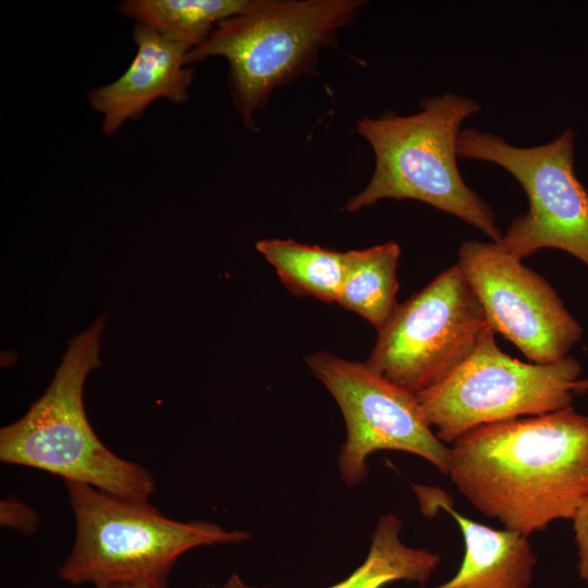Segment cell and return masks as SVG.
<instances>
[{
    "instance_id": "5",
    "label": "cell",
    "mask_w": 588,
    "mask_h": 588,
    "mask_svg": "<svg viewBox=\"0 0 588 588\" xmlns=\"http://www.w3.org/2000/svg\"><path fill=\"white\" fill-rule=\"evenodd\" d=\"M360 0H252L243 13L220 22L189 50L186 63L210 57L228 60L229 86L244 125L256 128L255 113L274 88L309 73L321 48L351 24Z\"/></svg>"
},
{
    "instance_id": "10",
    "label": "cell",
    "mask_w": 588,
    "mask_h": 588,
    "mask_svg": "<svg viewBox=\"0 0 588 588\" xmlns=\"http://www.w3.org/2000/svg\"><path fill=\"white\" fill-rule=\"evenodd\" d=\"M457 266L494 332L534 364L566 358L583 329L540 274L495 242L466 241Z\"/></svg>"
},
{
    "instance_id": "9",
    "label": "cell",
    "mask_w": 588,
    "mask_h": 588,
    "mask_svg": "<svg viewBox=\"0 0 588 588\" xmlns=\"http://www.w3.org/2000/svg\"><path fill=\"white\" fill-rule=\"evenodd\" d=\"M310 372L326 387L342 413L346 440L338 466L341 480L356 487L368 475V457L378 451L417 455L448 475L450 445L426 421L416 394L366 363L327 352L306 357Z\"/></svg>"
},
{
    "instance_id": "2",
    "label": "cell",
    "mask_w": 588,
    "mask_h": 588,
    "mask_svg": "<svg viewBox=\"0 0 588 588\" xmlns=\"http://www.w3.org/2000/svg\"><path fill=\"white\" fill-rule=\"evenodd\" d=\"M480 110L474 99L453 93L425 98L411 115L364 117L356 132L375 155L366 187L345 210L356 212L382 199H414L455 216L499 242L502 232L491 207L464 182L457 166L462 124Z\"/></svg>"
},
{
    "instance_id": "4",
    "label": "cell",
    "mask_w": 588,
    "mask_h": 588,
    "mask_svg": "<svg viewBox=\"0 0 588 588\" xmlns=\"http://www.w3.org/2000/svg\"><path fill=\"white\" fill-rule=\"evenodd\" d=\"M75 517L71 553L59 577L72 585L132 584L167 588L179 558L197 547L238 543L244 530L201 520L166 517L148 501H134L91 486L64 481Z\"/></svg>"
},
{
    "instance_id": "11",
    "label": "cell",
    "mask_w": 588,
    "mask_h": 588,
    "mask_svg": "<svg viewBox=\"0 0 588 588\" xmlns=\"http://www.w3.org/2000/svg\"><path fill=\"white\" fill-rule=\"evenodd\" d=\"M133 38L137 51L127 70L88 95L91 108L102 115L101 131L106 135H112L130 120L139 119L159 98L174 103L188 99L194 73L186 63L191 48L142 23L135 24Z\"/></svg>"
},
{
    "instance_id": "14",
    "label": "cell",
    "mask_w": 588,
    "mask_h": 588,
    "mask_svg": "<svg viewBox=\"0 0 588 588\" xmlns=\"http://www.w3.org/2000/svg\"><path fill=\"white\" fill-rule=\"evenodd\" d=\"M400 255L395 242L344 252V273L336 303L378 331L382 329L399 305L395 297Z\"/></svg>"
},
{
    "instance_id": "17",
    "label": "cell",
    "mask_w": 588,
    "mask_h": 588,
    "mask_svg": "<svg viewBox=\"0 0 588 588\" xmlns=\"http://www.w3.org/2000/svg\"><path fill=\"white\" fill-rule=\"evenodd\" d=\"M38 515L29 506L15 499L1 502V524L30 534L38 525Z\"/></svg>"
},
{
    "instance_id": "18",
    "label": "cell",
    "mask_w": 588,
    "mask_h": 588,
    "mask_svg": "<svg viewBox=\"0 0 588 588\" xmlns=\"http://www.w3.org/2000/svg\"><path fill=\"white\" fill-rule=\"evenodd\" d=\"M572 523L577 548L578 574L588 586V499L580 505Z\"/></svg>"
},
{
    "instance_id": "16",
    "label": "cell",
    "mask_w": 588,
    "mask_h": 588,
    "mask_svg": "<svg viewBox=\"0 0 588 588\" xmlns=\"http://www.w3.org/2000/svg\"><path fill=\"white\" fill-rule=\"evenodd\" d=\"M257 252L294 293L336 303L344 273V252L294 240L267 238Z\"/></svg>"
},
{
    "instance_id": "12",
    "label": "cell",
    "mask_w": 588,
    "mask_h": 588,
    "mask_svg": "<svg viewBox=\"0 0 588 588\" xmlns=\"http://www.w3.org/2000/svg\"><path fill=\"white\" fill-rule=\"evenodd\" d=\"M442 495L440 491L433 506L448 512L458 525L464 539V558L451 579L419 588H528L537 564L529 537L465 517Z\"/></svg>"
},
{
    "instance_id": "19",
    "label": "cell",
    "mask_w": 588,
    "mask_h": 588,
    "mask_svg": "<svg viewBox=\"0 0 588 588\" xmlns=\"http://www.w3.org/2000/svg\"><path fill=\"white\" fill-rule=\"evenodd\" d=\"M573 391L574 393L588 391V377L584 379L579 378L578 380H576L573 384Z\"/></svg>"
},
{
    "instance_id": "1",
    "label": "cell",
    "mask_w": 588,
    "mask_h": 588,
    "mask_svg": "<svg viewBox=\"0 0 588 588\" xmlns=\"http://www.w3.org/2000/svg\"><path fill=\"white\" fill-rule=\"evenodd\" d=\"M450 448L463 497L526 537L572 520L588 499V416L573 406L477 427Z\"/></svg>"
},
{
    "instance_id": "13",
    "label": "cell",
    "mask_w": 588,
    "mask_h": 588,
    "mask_svg": "<svg viewBox=\"0 0 588 588\" xmlns=\"http://www.w3.org/2000/svg\"><path fill=\"white\" fill-rule=\"evenodd\" d=\"M403 524L393 513L380 517L365 561L344 580L328 588H382L394 581L417 583L430 578L441 556L428 549L413 548L401 539ZM223 588H269L245 585L232 575Z\"/></svg>"
},
{
    "instance_id": "20",
    "label": "cell",
    "mask_w": 588,
    "mask_h": 588,
    "mask_svg": "<svg viewBox=\"0 0 588 588\" xmlns=\"http://www.w3.org/2000/svg\"><path fill=\"white\" fill-rule=\"evenodd\" d=\"M97 588H145V587L132 585V584L118 583V584L103 585Z\"/></svg>"
},
{
    "instance_id": "3",
    "label": "cell",
    "mask_w": 588,
    "mask_h": 588,
    "mask_svg": "<svg viewBox=\"0 0 588 588\" xmlns=\"http://www.w3.org/2000/svg\"><path fill=\"white\" fill-rule=\"evenodd\" d=\"M103 316L71 339L45 393L17 421L1 428L0 460L91 486L115 497L148 501L156 483L140 465L110 451L94 432L83 391L100 366Z\"/></svg>"
},
{
    "instance_id": "8",
    "label": "cell",
    "mask_w": 588,
    "mask_h": 588,
    "mask_svg": "<svg viewBox=\"0 0 588 588\" xmlns=\"http://www.w3.org/2000/svg\"><path fill=\"white\" fill-rule=\"evenodd\" d=\"M488 329L482 306L456 264L397 305L366 364L418 394L469 356Z\"/></svg>"
},
{
    "instance_id": "7",
    "label": "cell",
    "mask_w": 588,
    "mask_h": 588,
    "mask_svg": "<svg viewBox=\"0 0 588 588\" xmlns=\"http://www.w3.org/2000/svg\"><path fill=\"white\" fill-rule=\"evenodd\" d=\"M574 143L571 128L534 147H516L475 127L460 132V158L498 164L526 192L527 212L517 216L497 242L520 259L543 248H555L588 268V191L575 174Z\"/></svg>"
},
{
    "instance_id": "6",
    "label": "cell",
    "mask_w": 588,
    "mask_h": 588,
    "mask_svg": "<svg viewBox=\"0 0 588 588\" xmlns=\"http://www.w3.org/2000/svg\"><path fill=\"white\" fill-rule=\"evenodd\" d=\"M494 333L488 329L453 371L416 394L426 421L448 445L483 425L572 406L581 372L576 358L524 363L501 351Z\"/></svg>"
},
{
    "instance_id": "15",
    "label": "cell",
    "mask_w": 588,
    "mask_h": 588,
    "mask_svg": "<svg viewBox=\"0 0 588 588\" xmlns=\"http://www.w3.org/2000/svg\"><path fill=\"white\" fill-rule=\"evenodd\" d=\"M250 3L252 0H124L117 9L136 23L193 49L220 22L243 13Z\"/></svg>"
}]
</instances>
